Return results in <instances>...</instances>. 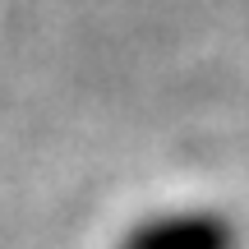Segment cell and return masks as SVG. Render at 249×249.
<instances>
[{
  "mask_svg": "<svg viewBox=\"0 0 249 249\" xmlns=\"http://www.w3.org/2000/svg\"><path fill=\"white\" fill-rule=\"evenodd\" d=\"M120 249H235V231L217 213H176L134 226Z\"/></svg>",
  "mask_w": 249,
  "mask_h": 249,
  "instance_id": "6da1fadb",
  "label": "cell"
}]
</instances>
